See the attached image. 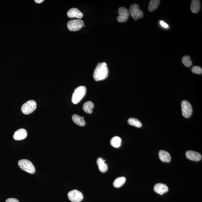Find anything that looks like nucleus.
I'll use <instances>...</instances> for the list:
<instances>
[{"mask_svg": "<svg viewBox=\"0 0 202 202\" xmlns=\"http://www.w3.org/2000/svg\"><path fill=\"white\" fill-rule=\"evenodd\" d=\"M27 132L26 130L21 129L17 130L13 135V138L16 141H20L26 137Z\"/></svg>", "mask_w": 202, "mask_h": 202, "instance_id": "13", "label": "nucleus"}, {"mask_svg": "<svg viewBox=\"0 0 202 202\" xmlns=\"http://www.w3.org/2000/svg\"><path fill=\"white\" fill-rule=\"evenodd\" d=\"M129 13L134 20H137L143 17V11L139 8V5L134 3L131 5L129 10Z\"/></svg>", "mask_w": 202, "mask_h": 202, "instance_id": "5", "label": "nucleus"}, {"mask_svg": "<svg viewBox=\"0 0 202 202\" xmlns=\"http://www.w3.org/2000/svg\"><path fill=\"white\" fill-rule=\"evenodd\" d=\"M72 119L73 122L78 125L82 127L85 125V122L84 119L77 114H73L72 116Z\"/></svg>", "mask_w": 202, "mask_h": 202, "instance_id": "17", "label": "nucleus"}, {"mask_svg": "<svg viewBox=\"0 0 202 202\" xmlns=\"http://www.w3.org/2000/svg\"><path fill=\"white\" fill-rule=\"evenodd\" d=\"M126 178L124 177L116 178L113 183V185L114 187L119 188L121 187L125 183Z\"/></svg>", "mask_w": 202, "mask_h": 202, "instance_id": "20", "label": "nucleus"}, {"mask_svg": "<svg viewBox=\"0 0 202 202\" xmlns=\"http://www.w3.org/2000/svg\"><path fill=\"white\" fill-rule=\"evenodd\" d=\"M186 155L187 158L189 160L196 162L201 160L202 158L200 153L194 151H189L186 152Z\"/></svg>", "mask_w": 202, "mask_h": 202, "instance_id": "10", "label": "nucleus"}, {"mask_svg": "<svg viewBox=\"0 0 202 202\" xmlns=\"http://www.w3.org/2000/svg\"><path fill=\"white\" fill-rule=\"evenodd\" d=\"M5 202H19L18 200L15 198H9L7 199Z\"/></svg>", "mask_w": 202, "mask_h": 202, "instance_id": "25", "label": "nucleus"}, {"mask_svg": "<svg viewBox=\"0 0 202 202\" xmlns=\"http://www.w3.org/2000/svg\"><path fill=\"white\" fill-rule=\"evenodd\" d=\"M154 190L157 194L162 195L168 191V188L166 184L159 183L155 184L154 187Z\"/></svg>", "mask_w": 202, "mask_h": 202, "instance_id": "12", "label": "nucleus"}, {"mask_svg": "<svg viewBox=\"0 0 202 202\" xmlns=\"http://www.w3.org/2000/svg\"><path fill=\"white\" fill-rule=\"evenodd\" d=\"M160 0H151L149 2L148 5V10L150 12H152L156 9L160 4Z\"/></svg>", "mask_w": 202, "mask_h": 202, "instance_id": "19", "label": "nucleus"}, {"mask_svg": "<svg viewBox=\"0 0 202 202\" xmlns=\"http://www.w3.org/2000/svg\"><path fill=\"white\" fill-rule=\"evenodd\" d=\"M122 140L121 138L118 136H115L112 138L110 141V144L115 148H118L121 146Z\"/></svg>", "mask_w": 202, "mask_h": 202, "instance_id": "21", "label": "nucleus"}, {"mask_svg": "<svg viewBox=\"0 0 202 202\" xmlns=\"http://www.w3.org/2000/svg\"><path fill=\"white\" fill-rule=\"evenodd\" d=\"M182 114L184 118H188L191 116L192 113V108L190 103L188 101H182L181 104Z\"/></svg>", "mask_w": 202, "mask_h": 202, "instance_id": "7", "label": "nucleus"}, {"mask_svg": "<svg viewBox=\"0 0 202 202\" xmlns=\"http://www.w3.org/2000/svg\"><path fill=\"white\" fill-rule=\"evenodd\" d=\"M191 71L194 73L201 75L202 73V69L199 66H195L192 68Z\"/></svg>", "mask_w": 202, "mask_h": 202, "instance_id": "24", "label": "nucleus"}, {"mask_svg": "<svg viewBox=\"0 0 202 202\" xmlns=\"http://www.w3.org/2000/svg\"><path fill=\"white\" fill-rule=\"evenodd\" d=\"M67 15L69 18H77L79 19L82 18L83 16L82 13L76 8L69 9L67 12Z\"/></svg>", "mask_w": 202, "mask_h": 202, "instance_id": "11", "label": "nucleus"}, {"mask_svg": "<svg viewBox=\"0 0 202 202\" xmlns=\"http://www.w3.org/2000/svg\"><path fill=\"white\" fill-rule=\"evenodd\" d=\"M118 13L119 14L117 18L118 22L123 23L127 21L129 16V10L125 7H121L118 9Z\"/></svg>", "mask_w": 202, "mask_h": 202, "instance_id": "9", "label": "nucleus"}, {"mask_svg": "<svg viewBox=\"0 0 202 202\" xmlns=\"http://www.w3.org/2000/svg\"><path fill=\"white\" fill-rule=\"evenodd\" d=\"M36 106L35 101L33 100H29L23 105L21 108V111L24 114H29L36 109Z\"/></svg>", "mask_w": 202, "mask_h": 202, "instance_id": "4", "label": "nucleus"}, {"mask_svg": "<svg viewBox=\"0 0 202 202\" xmlns=\"http://www.w3.org/2000/svg\"><path fill=\"white\" fill-rule=\"evenodd\" d=\"M109 71L105 62L99 63L97 65L93 73V77L96 81L104 80L108 77Z\"/></svg>", "mask_w": 202, "mask_h": 202, "instance_id": "1", "label": "nucleus"}, {"mask_svg": "<svg viewBox=\"0 0 202 202\" xmlns=\"http://www.w3.org/2000/svg\"><path fill=\"white\" fill-rule=\"evenodd\" d=\"M94 107V105L91 101H88L84 103L83 106V109L88 114H91L93 112L92 109Z\"/></svg>", "mask_w": 202, "mask_h": 202, "instance_id": "18", "label": "nucleus"}, {"mask_svg": "<svg viewBox=\"0 0 202 202\" xmlns=\"http://www.w3.org/2000/svg\"><path fill=\"white\" fill-rule=\"evenodd\" d=\"M160 24L163 28H168V25L166 23L164 22L163 21L161 20L160 22Z\"/></svg>", "mask_w": 202, "mask_h": 202, "instance_id": "26", "label": "nucleus"}, {"mask_svg": "<svg viewBox=\"0 0 202 202\" xmlns=\"http://www.w3.org/2000/svg\"><path fill=\"white\" fill-rule=\"evenodd\" d=\"M159 156L162 162H169L171 160V157L170 153L166 151H160L159 152Z\"/></svg>", "mask_w": 202, "mask_h": 202, "instance_id": "14", "label": "nucleus"}, {"mask_svg": "<svg viewBox=\"0 0 202 202\" xmlns=\"http://www.w3.org/2000/svg\"><path fill=\"white\" fill-rule=\"evenodd\" d=\"M68 197L72 202H80L83 199V195L80 191L77 190H73L68 194Z\"/></svg>", "mask_w": 202, "mask_h": 202, "instance_id": "8", "label": "nucleus"}, {"mask_svg": "<svg viewBox=\"0 0 202 202\" xmlns=\"http://www.w3.org/2000/svg\"><path fill=\"white\" fill-rule=\"evenodd\" d=\"M105 160H104L102 158H99L97 161V163L98 164L99 170L101 172L105 173L108 170V166L105 162Z\"/></svg>", "mask_w": 202, "mask_h": 202, "instance_id": "15", "label": "nucleus"}, {"mask_svg": "<svg viewBox=\"0 0 202 202\" xmlns=\"http://www.w3.org/2000/svg\"><path fill=\"white\" fill-rule=\"evenodd\" d=\"M44 1L43 0H35V2L36 3H42Z\"/></svg>", "mask_w": 202, "mask_h": 202, "instance_id": "27", "label": "nucleus"}, {"mask_svg": "<svg viewBox=\"0 0 202 202\" xmlns=\"http://www.w3.org/2000/svg\"><path fill=\"white\" fill-rule=\"evenodd\" d=\"M128 122L130 125L135 126L137 128H141L142 126L141 122L136 118H130L128 120Z\"/></svg>", "mask_w": 202, "mask_h": 202, "instance_id": "22", "label": "nucleus"}, {"mask_svg": "<svg viewBox=\"0 0 202 202\" xmlns=\"http://www.w3.org/2000/svg\"><path fill=\"white\" fill-rule=\"evenodd\" d=\"M200 2L199 0H193L191 2V10L192 13H196L199 12L200 9Z\"/></svg>", "mask_w": 202, "mask_h": 202, "instance_id": "16", "label": "nucleus"}, {"mask_svg": "<svg viewBox=\"0 0 202 202\" xmlns=\"http://www.w3.org/2000/svg\"><path fill=\"white\" fill-rule=\"evenodd\" d=\"M182 61L183 65L186 67H189L192 65L191 58L189 56H186L183 57Z\"/></svg>", "mask_w": 202, "mask_h": 202, "instance_id": "23", "label": "nucleus"}, {"mask_svg": "<svg viewBox=\"0 0 202 202\" xmlns=\"http://www.w3.org/2000/svg\"><path fill=\"white\" fill-rule=\"evenodd\" d=\"M83 25V21L79 19L69 21L67 24L68 29L72 32L79 30Z\"/></svg>", "mask_w": 202, "mask_h": 202, "instance_id": "6", "label": "nucleus"}, {"mask_svg": "<svg viewBox=\"0 0 202 202\" xmlns=\"http://www.w3.org/2000/svg\"><path fill=\"white\" fill-rule=\"evenodd\" d=\"M18 165L23 170L30 174H34L35 172L34 164L29 160L26 159L20 160L18 162Z\"/></svg>", "mask_w": 202, "mask_h": 202, "instance_id": "3", "label": "nucleus"}, {"mask_svg": "<svg viewBox=\"0 0 202 202\" xmlns=\"http://www.w3.org/2000/svg\"><path fill=\"white\" fill-rule=\"evenodd\" d=\"M86 93V88L85 86H80L75 89L72 94V101L73 104H77L80 102Z\"/></svg>", "mask_w": 202, "mask_h": 202, "instance_id": "2", "label": "nucleus"}]
</instances>
